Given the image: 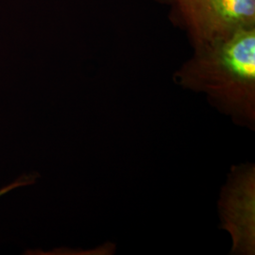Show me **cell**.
Wrapping results in <instances>:
<instances>
[{
	"label": "cell",
	"mask_w": 255,
	"mask_h": 255,
	"mask_svg": "<svg viewBox=\"0 0 255 255\" xmlns=\"http://www.w3.org/2000/svg\"><path fill=\"white\" fill-rule=\"evenodd\" d=\"M254 169L248 168L241 173L237 174L234 180L228 184L226 195L223 198L226 200L222 203V213L225 217L227 228L235 238V245L244 247L246 239L248 251H251L252 245L247 239V234L254 238V201H255V174Z\"/></svg>",
	"instance_id": "cell-3"
},
{
	"label": "cell",
	"mask_w": 255,
	"mask_h": 255,
	"mask_svg": "<svg viewBox=\"0 0 255 255\" xmlns=\"http://www.w3.org/2000/svg\"><path fill=\"white\" fill-rule=\"evenodd\" d=\"M194 48L193 57L175 74L177 82L206 94L237 122L254 123L255 27Z\"/></svg>",
	"instance_id": "cell-1"
},
{
	"label": "cell",
	"mask_w": 255,
	"mask_h": 255,
	"mask_svg": "<svg viewBox=\"0 0 255 255\" xmlns=\"http://www.w3.org/2000/svg\"><path fill=\"white\" fill-rule=\"evenodd\" d=\"M160 2H164V3H171L173 0H158Z\"/></svg>",
	"instance_id": "cell-5"
},
{
	"label": "cell",
	"mask_w": 255,
	"mask_h": 255,
	"mask_svg": "<svg viewBox=\"0 0 255 255\" xmlns=\"http://www.w3.org/2000/svg\"><path fill=\"white\" fill-rule=\"evenodd\" d=\"M31 182H33V180H32L31 176H30V177H25V176H24V177H21V178H19L17 181H15V182L10 183L9 185H7V186L1 188V189H0V196H2V195H4V194L8 193V192L12 190V189H14V188H17V187H20V186H24V185L30 184Z\"/></svg>",
	"instance_id": "cell-4"
},
{
	"label": "cell",
	"mask_w": 255,
	"mask_h": 255,
	"mask_svg": "<svg viewBox=\"0 0 255 255\" xmlns=\"http://www.w3.org/2000/svg\"><path fill=\"white\" fill-rule=\"evenodd\" d=\"M174 22L194 47L255 27V0H173Z\"/></svg>",
	"instance_id": "cell-2"
}]
</instances>
